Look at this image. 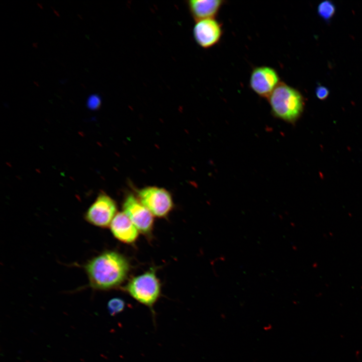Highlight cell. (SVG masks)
Masks as SVG:
<instances>
[{
  "mask_svg": "<svg viewBox=\"0 0 362 362\" xmlns=\"http://www.w3.org/2000/svg\"><path fill=\"white\" fill-rule=\"evenodd\" d=\"M85 269L92 287L107 290L117 287L125 281L130 265L123 255L108 251L89 260Z\"/></svg>",
  "mask_w": 362,
  "mask_h": 362,
  "instance_id": "1",
  "label": "cell"
},
{
  "mask_svg": "<svg viewBox=\"0 0 362 362\" xmlns=\"http://www.w3.org/2000/svg\"><path fill=\"white\" fill-rule=\"evenodd\" d=\"M267 100L274 116L288 123L295 122L304 110V100L301 93L283 81Z\"/></svg>",
  "mask_w": 362,
  "mask_h": 362,
  "instance_id": "2",
  "label": "cell"
},
{
  "mask_svg": "<svg viewBox=\"0 0 362 362\" xmlns=\"http://www.w3.org/2000/svg\"><path fill=\"white\" fill-rule=\"evenodd\" d=\"M124 290L133 298L148 307L153 315V307L160 296V282L153 269L132 278Z\"/></svg>",
  "mask_w": 362,
  "mask_h": 362,
  "instance_id": "3",
  "label": "cell"
},
{
  "mask_svg": "<svg viewBox=\"0 0 362 362\" xmlns=\"http://www.w3.org/2000/svg\"><path fill=\"white\" fill-rule=\"evenodd\" d=\"M137 195L140 202L155 217H165L172 209L171 196L163 188L147 187L139 190Z\"/></svg>",
  "mask_w": 362,
  "mask_h": 362,
  "instance_id": "4",
  "label": "cell"
},
{
  "mask_svg": "<svg viewBox=\"0 0 362 362\" xmlns=\"http://www.w3.org/2000/svg\"><path fill=\"white\" fill-rule=\"evenodd\" d=\"M117 210L115 201L104 193L99 194L85 214V220L91 224L105 228L110 225Z\"/></svg>",
  "mask_w": 362,
  "mask_h": 362,
  "instance_id": "5",
  "label": "cell"
},
{
  "mask_svg": "<svg viewBox=\"0 0 362 362\" xmlns=\"http://www.w3.org/2000/svg\"><path fill=\"white\" fill-rule=\"evenodd\" d=\"M123 212L127 215L139 232L144 235L151 233L153 226V215L133 195L129 194L123 205Z\"/></svg>",
  "mask_w": 362,
  "mask_h": 362,
  "instance_id": "6",
  "label": "cell"
},
{
  "mask_svg": "<svg viewBox=\"0 0 362 362\" xmlns=\"http://www.w3.org/2000/svg\"><path fill=\"white\" fill-rule=\"evenodd\" d=\"M280 82L279 74L275 68L262 65L252 70L249 86L258 96L267 99Z\"/></svg>",
  "mask_w": 362,
  "mask_h": 362,
  "instance_id": "7",
  "label": "cell"
},
{
  "mask_svg": "<svg viewBox=\"0 0 362 362\" xmlns=\"http://www.w3.org/2000/svg\"><path fill=\"white\" fill-rule=\"evenodd\" d=\"M193 37L196 43L204 49L217 44L223 33L222 24L215 18L196 21L193 28Z\"/></svg>",
  "mask_w": 362,
  "mask_h": 362,
  "instance_id": "8",
  "label": "cell"
},
{
  "mask_svg": "<svg viewBox=\"0 0 362 362\" xmlns=\"http://www.w3.org/2000/svg\"><path fill=\"white\" fill-rule=\"evenodd\" d=\"M110 227L114 236L124 243H132L138 237L139 230L124 212L117 213Z\"/></svg>",
  "mask_w": 362,
  "mask_h": 362,
  "instance_id": "9",
  "label": "cell"
},
{
  "mask_svg": "<svg viewBox=\"0 0 362 362\" xmlns=\"http://www.w3.org/2000/svg\"><path fill=\"white\" fill-rule=\"evenodd\" d=\"M225 2L223 0H190L187 5L195 22L215 18Z\"/></svg>",
  "mask_w": 362,
  "mask_h": 362,
  "instance_id": "10",
  "label": "cell"
},
{
  "mask_svg": "<svg viewBox=\"0 0 362 362\" xmlns=\"http://www.w3.org/2000/svg\"><path fill=\"white\" fill-rule=\"evenodd\" d=\"M335 7L330 1H324L318 6V14L324 20L328 21L333 16Z\"/></svg>",
  "mask_w": 362,
  "mask_h": 362,
  "instance_id": "11",
  "label": "cell"
},
{
  "mask_svg": "<svg viewBox=\"0 0 362 362\" xmlns=\"http://www.w3.org/2000/svg\"><path fill=\"white\" fill-rule=\"evenodd\" d=\"M125 306V302L119 298H113L108 303L109 313L113 316L121 312L124 310Z\"/></svg>",
  "mask_w": 362,
  "mask_h": 362,
  "instance_id": "12",
  "label": "cell"
},
{
  "mask_svg": "<svg viewBox=\"0 0 362 362\" xmlns=\"http://www.w3.org/2000/svg\"><path fill=\"white\" fill-rule=\"evenodd\" d=\"M101 100L100 96L97 95L90 96L87 101V105L88 108L92 110H96L99 108L101 105Z\"/></svg>",
  "mask_w": 362,
  "mask_h": 362,
  "instance_id": "13",
  "label": "cell"
},
{
  "mask_svg": "<svg viewBox=\"0 0 362 362\" xmlns=\"http://www.w3.org/2000/svg\"><path fill=\"white\" fill-rule=\"evenodd\" d=\"M315 94L316 97L319 100H323L328 97L329 94V91L325 86L319 85L316 88Z\"/></svg>",
  "mask_w": 362,
  "mask_h": 362,
  "instance_id": "14",
  "label": "cell"
}]
</instances>
